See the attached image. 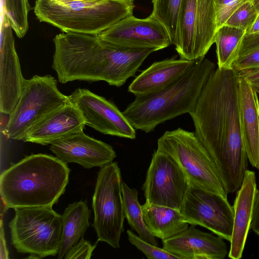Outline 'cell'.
<instances>
[{
    "instance_id": "34",
    "label": "cell",
    "mask_w": 259,
    "mask_h": 259,
    "mask_svg": "<svg viewBox=\"0 0 259 259\" xmlns=\"http://www.w3.org/2000/svg\"><path fill=\"white\" fill-rule=\"evenodd\" d=\"M1 258H9V252L7 248L6 241L5 239L4 232L3 227V222L1 220Z\"/></svg>"
},
{
    "instance_id": "22",
    "label": "cell",
    "mask_w": 259,
    "mask_h": 259,
    "mask_svg": "<svg viewBox=\"0 0 259 259\" xmlns=\"http://www.w3.org/2000/svg\"><path fill=\"white\" fill-rule=\"evenodd\" d=\"M144 222L150 233L162 240L168 239L187 229L179 209L150 204L142 205Z\"/></svg>"
},
{
    "instance_id": "6",
    "label": "cell",
    "mask_w": 259,
    "mask_h": 259,
    "mask_svg": "<svg viewBox=\"0 0 259 259\" xmlns=\"http://www.w3.org/2000/svg\"><path fill=\"white\" fill-rule=\"evenodd\" d=\"M10 222L11 244L29 258L58 254L62 230L61 215L52 206L19 207Z\"/></svg>"
},
{
    "instance_id": "37",
    "label": "cell",
    "mask_w": 259,
    "mask_h": 259,
    "mask_svg": "<svg viewBox=\"0 0 259 259\" xmlns=\"http://www.w3.org/2000/svg\"><path fill=\"white\" fill-rule=\"evenodd\" d=\"M253 2L257 12V18H259V0H253Z\"/></svg>"
},
{
    "instance_id": "26",
    "label": "cell",
    "mask_w": 259,
    "mask_h": 259,
    "mask_svg": "<svg viewBox=\"0 0 259 259\" xmlns=\"http://www.w3.org/2000/svg\"><path fill=\"white\" fill-rule=\"evenodd\" d=\"M182 0H152L150 17L159 21L166 29L171 45H174L178 15Z\"/></svg>"
},
{
    "instance_id": "5",
    "label": "cell",
    "mask_w": 259,
    "mask_h": 259,
    "mask_svg": "<svg viewBox=\"0 0 259 259\" xmlns=\"http://www.w3.org/2000/svg\"><path fill=\"white\" fill-rule=\"evenodd\" d=\"M135 7L134 0H36L34 13L40 22L63 32L98 35L133 15Z\"/></svg>"
},
{
    "instance_id": "3",
    "label": "cell",
    "mask_w": 259,
    "mask_h": 259,
    "mask_svg": "<svg viewBox=\"0 0 259 259\" xmlns=\"http://www.w3.org/2000/svg\"><path fill=\"white\" fill-rule=\"evenodd\" d=\"M70 170L56 156L31 154L4 170L0 193L5 210L53 206L64 193Z\"/></svg>"
},
{
    "instance_id": "12",
    "label": "cell",
    "mask_w": 259,
    "mask_h": 259,
    "mask_svg": "<svg viewBox=\"0 0 259 259\" xmlns=\"http://www.w3.org/2000/svg\"><path fill=\"white\" fill-rule=\"evenodd\" d=\"M188 184L187 177L177 162L157 149L142 187L146 202L179 209Z\"/></svg>"
},
{
    "instance_id": "36",
    "label": "cell",
    "mask_w": 259,
    "mask_h": 259,
    "mask_svg": "<svg viewBox=\"0 0 259 259\" xmlns=\"http://www.w3.org/2000/svg\"><path fill=\"white\" fill-rule=\"evenodd\" d=\"M236 0H214L216 11Z\"/></svg>"
},
{
    "instance_id": "8",
    "label": "cell",
    "mask_w": 259,
    "mask_h": 259,
    "mask_svg": "<svg viewBox=\"0 0 259 259\" xmlns=\"http://www.w3.org/2000/svg\"><path fill=\"white\" fill-rule=\"evenodd\" d=\"M70 103L69 96L59 90L54 77L35 75L26 80L19 100L9 116L4 134L8 138L24 141L27 133L38 122Z\"/></svg>"
},
{
    "instance_id": "10",
    "label": "cell",
    "mask_w": 259,
    "mask_h": 259,
    "mask_svg": "<svg viewBox=\"0 0 259 259\" xmlns=\"http://www.w3.org/2000/svg\"><path fill=\"white\" fill-rule=\"evenodd\" d=\"M218 30L214 0H182L174 46L181 58L205 57Z\"/></svg>"
},
{
    "instance_id": "21",
    "label": "cell",
    "mask_w": 259,
    "mask_h": 259,
    "mask_svg": "<svg viewBox=\"0 0 259 259\" xmlns=\"http://www.w3.org/2000/svg\"><path fill=\"white\" fill-rule=\"evenodd\" d=\"M196 60L172 57L155 62L135 78L128 92L135 96L158 92L183 76Z\"/></svg>"
},
{
    "instance_id": "4",
    "label": "cell",
    "mask_w": 259,
    "mask_h": 259,
    "mask_svg": "<svg viewBox=\"0 0 259 259\" xmlns=\"http://www.w3.org/2000/svg\"><path fill=\"white\" fill-rule=\"evenodd\" d=\"M215 69V65L205 57L180 78L164 89L151 94L136 96L122 112L132 126L146 133L159 124L195 108L202 91Z\"/></svg>"
},
{
    "instance_id": "28",
    "label": "cell",
    "mask_w": 259,
    "mask_h": 259,
    "mask_svg": "<svg viewBox=\"0 0 259 259\" xmlns=\"http://www.w3.org/2000/svg\"><path fill=\"white\" fill-rule=\"evenodd\" d=\"M257 17V12L253 0H246L238 6L229 17L224 25L245 31Z\"/></svg>"
},
{
    "instance_id": "20",
    "label": "cell",
    "mask_w": 259,
    "mask_h": 259,
    "mask_svg": "<svg viewBox=\"0 0 259 259\" xmlns=\"http://www.w3.org/2000/svg\"><path fill=\"white\" fill-rule=\"evenodd\" d=\"M256 191L255 174L253 171L247 169L233 206V228L228 254L231 258L239 259L242 256L250 228Z\"/></svg>"
},
{
    "instance_id": "17",
    "label": "cell",
    "mask_w": 259,
    "mask_h": 259,
    "mask_svg": "<svg viewBox=\"0 0 259 259\" xmlns=\"http://www.w3.org/2000/svg\"><path fill=\"white\" fill-rule=\"evenodd\" d=\"M162 248L180 259H224L228 254L223 238L191 225L183 232L162 240Z\"/></svg>"
},
{
    "instance_id": "32",
    "label": "cell",
    "mask_w": 259,
    "mask_h": 259,
    "mask_svg": "<svg viewBox=\"0 0 259 259\" xmlns=\"http://www.w3.org/2000/svg\"><path fill=\"white\" fill-rule=\"evenodd\" d=\"M257 49H259V32L251 34L245 33L239 46L236 59Z\"/></svg>"
},
{
    "instance_id": "1",
    "label": "cell",
    "mask_w": 259,
    "mask_h": 259,
    "mask_svg": "<svg viewBox=\"0 0 259 259\" xmlns=\"http://www.w3.org/2000/svg\"><path fill=\"white\" fill-rule=\"evenodd\" d=\"M189 114L195 133L212 158L226 193L238 190L248 159L240 126L236 70L216 68Z\"/></svg>"
},
{
    "instance_id": "39",
    "label": "cell",
    "mask_w": 259,
    "mask_h": 259,
    "mask_svg": "<svg viewBox=\"0 0 259 259\" xmlns=\"http://www.w3.org/2000/svg\"><path fill=\"white\" fill-rule=\"evenodd\" d=\"M254 90L257 92V94L259 95V87L254 89Z\"/></svg>"
},
{
    "instance_id": "30",
    "label": "cell",
    "mask_w": 259,
    "mask_h": 259,
    "mask_svg": "<svg viewBox=\"0 0 259 259\" xmlns=\"http://www.w3.org/2000/svg\"><path fill=\"white\" fill-rule=\"evenodd\" d=\"M98 241L92 245L90 241L85 240L82 237L66 252L64 258L65 259H89Z\"/></svg>"
},
{
    "instance_id": "31",
    "label": "cell",
    "mask_w": 259,
    "mask_h": 259,
    "mask_svg": "<svg viewBox=\"0 0 259 259\" xmlns=\"http://www.w3.org/2000/svg\"><path fill=\"white\" fill-rule=\"evenodd\" d=\"M231 68L236 71L259 68V49L235 60Z\"/></svg>"
},
{
    "instance_id": "35",
    "label": "cell",
    "mask_w": 259,
    "mask_h": 259,
    "mask_svg": "<svg viewBox=\"0 0 259 259\" xmlns=\"http://www.w3.org/2000/svg\"><path fill=\"white\" fill-rule=\"evenodd\" d=\"M259 32V18H257L253 23L246 30L245 33L248 34Z\"/></svg>"
},
{
    "instance_id": "23",
    "label": "cell",
    "mask_w": 259,
    "mask_h": 259,
    "mask_svg": "<svg viewBox=\"0 0 259 259\" xmlns=\"http://www.w3.org/2000/svg\"><path fill=\"white\" fill-rule=\"evenodd\" d=\"M91 214L87 200L74 202L65 208L61 215L62 230L58 258H64L66 252L83 237L90 226Z\"/></svg>"
},
{
    "instance_id": "29",
    "label": "cell",
    "mask_w": 259,
    "mask_h": 259,
    "mask_svg": "<svg viewBox=\"0 0 259 259\" xmlns=\"http://www.w3.org/2000/svg\"><path fill=\"white\" fill-rule=\"evenodd\" d=\"M128 241L150 259H180L179 257L171 253L163 248H160L148 243L136 235L132 230L126 231Z\"/></svg>"
},
{
    "instance_id": "38",
    "label": "cell",
    "mask_w": 259,
    "mask_h": 259,
    "mask_svg": "<svg viewBox=\"0 0 259 259\" xmlns=\"http://www.w3.org/2000/svg\"><path fill=\"white\" fill-rule=\"evenodd\" d=\"M60 1H68V2H89V1H100V0H57Z\"/></svg>"
},
{
    "instance_id": "15",
    "label": "cell",
    "mask_w": 259,
    "mask_h": 259,
    "mask_svg": "<svg viewBox=\"0 0 259 259\" xmlns=\"http://www.w3.org/2000/svg\"><path fill=\"white\" fill-rule=\"evenodd\" d=\"M12 28L1 11L0 53V111L10 115L16 107L24 85L15 46Z\"/></svg>"
},
{
    "instance_id": "27",
    "label": "cell",
    "mask_w": 259,
    "mask_h": 259,
    "mask_svg": "<svg viewBox=\"0 0 259 259\" xmlns=\"http://www.w3.org/2000/svg\"><path fill=\"white\" fill-rule=\"evenodd\" d=\"M2 11L19 38L25 36L28 29V15L31 9L28 0H1Z\"/></svg>"
},
{
    "instance_id": "16",
    "label": "cell",
    "mask_w": 259,
    "mask_h": 259,
    "mask_svg": "<svg viewBox=\"0 0 259 259\" xmlns=\"http://www.w3.org/2000/svg\"><path fill=\"white\" fill-rule=\"evenodd\" d=\"M50 145L51 151L63 162L76 163L88 169L102 167L112 162L116 156L111 145L87 135L83 131Z\"/></svg>"
},
{
    "instance_id": "9",
    "label": "cell",
    "mask_w": 259,
    "mask_h": 259,
    "mask_svg": "<svg viewBox=\"0 0 259 259\" xmlns=\"http://www.w3.org/2000/svg\"><path fill=\"white\" fill-rule=\"evenodd\" d=\"M121 176L118 163L112 162L100 168L92 199L93 225L98 241L114 248L119 247L125 218L121 191Z\"/></svg>"
},
{
    "instance_id": "25",
    "label": "cell",
    "mask_w": 259,
    "mask_h": 259,
    "mask_svg": "<svg viewBox=\"0 0 259 259\" xmlns=\"http://www.w3.org/2000/svg\"><path fill=\"white\" fill-rule=\"evenodd\" d=\"M245 34V31L239 28L223 25L219 28L215 36L218 67L231 68L236 59L239 46Z\"/></svg>"
},
{
    "instance_id": "2",
    "label": "cell",
    "mask_w": 259,
    "mask_h": 259,
    "mask_svg": "<svg viewBox=\"0 0 259 259\" xmlns=\"http://www.w3.org/2000/svg\"><path fill=\"white\" fill-rule=\"evenodd\" d=\"M53 41L52 68L62 83L104 81L120 87L156 51L125 48L105 41L98 35L72 32L57 34Z\"/></svg>"
},
{
    "instance_id": "33",
    "label": "cell",
    "mask_w": 259,
    "mask_h": 259,
    "mask_svg": "<svg viewBox=\"0 0 259 259\" xmlns=\"http://www.w3.org/2000/svg\"><path fill=\"white\" fill-rule=\"evenodd\" d=\"M250 228L259 236V190L255 194Z\"/></svg>"
},
{
    "instance_id": "24",
    "label": "cell",
    "mask_w": 259,
    "mask_h": 259,
    "mask_svg": "<svg viewBox=\"0 0 259 259\" xmlns=\"http://www.w3.org/2000/svg\"><path fill=\"white\" fill-rule=\"evenodd\" d=\"M121 191L124 215L129 225L141 239L158 246L155 237L150 233L144 222L142 205L138 199V190L131 188L122 181Z\"/></svg>"
},
{
    "instance_id": "18",
    "label": "cell",
    "mask_w": 259,
    "mask_h": 259,
    "mask_svg": "<svg viewBox=\"0 0 259 259\" xmlns=\"http://www.w3.org/2000/svg\"><path fill=\"white\" fill-rule=\"evenodd\" d=\"M85 124L79 110L68 103L38 122L27 133L24 141L47 145L82 131Z\"/></svg>"
},
{
    "instance_id": "13",
    "label": "cell",
    "mask_w": 259,
    "mask_h": 259,
    "mask_svg": "<svg viewBox=\"0 0 259 259\" xmlns=\"http://www.w3.org/2000/svg\"><path fill=\"white\" fill-rule=\"evenodd\" d=\"M69 97L80 111L86 124L95 130L132 140L136 138L135 128L123 112L105 98L80 88L76 89Z\"/></svg>"
},
{
    "instance_id": "7",
    "label": "cell",
    "mask_w": 259,
    "mask_h": 259,
    "mask_svg": "<svg viewBox=\"0 0 259 259\" xmlns=\"http://www.w3.org/2000/svg\"><path fill=\"white\" fill-rule=\"evenodd\" d=\"M157 149L177 162L190 182L227 197L215 164L195 132L181 128L166 131L158 140Z\"/></svg>"
},
{
    "instance_id": "14",
    "label": "cell",
    "mask_w": 259,
    "mask_h": 259,
    "mask_svg": "<svg viewBox=\"0 0 259 259\" xmlns=\"http://www.w3.org/2000/svg\"><path fill=\"white\" fill-rule=\"evenodd\" d=\"M98 35L108 42L135 49H153L157 51L171 45L165 27L150 16L145 19L133 15L127 16Z\"/></svg>"
},
{
    "instance_id": "11",
    "label": "cell",
    "mask_w": 259,
    "mask_h": 259,
    "mask_svg": "<svg viewBox=\"0 0 259 259\" xmlns=\"http://www.w3.org/2000/svg\"><path fill=\"white\" fill-rule=\"evenodd\" d=\"M179 209L185 222L201 226L230 241L234 210L227 197L204 189L189 181Z\"/></svg>"
},
{
    "instance_id": "19",
    "label": "cell",
    "mask_w": 259,
    "mask_h": 259,
    "mask_svg": "<svg viewBox=\"0 0 259 259\" xmlns=\"http://www.w3.org/2000/svg\"><path fill=\"white\" fill-rule=\"evenodd\" d=\"M238 76L240 122L248 159L259 169V100L257 92L244 77Z\"/></svg>"
}]
</instances>
